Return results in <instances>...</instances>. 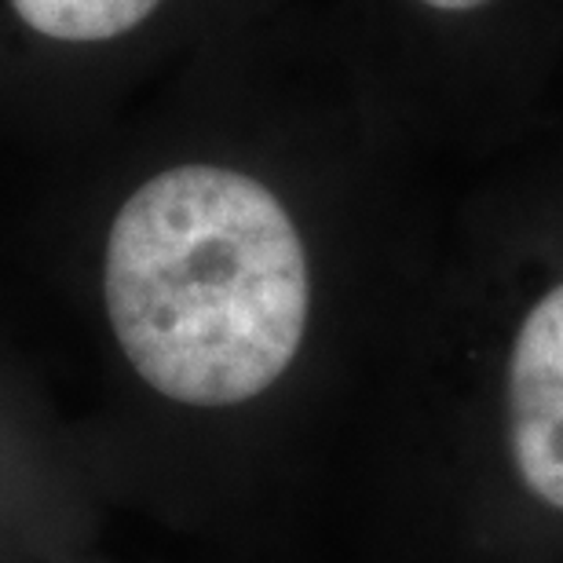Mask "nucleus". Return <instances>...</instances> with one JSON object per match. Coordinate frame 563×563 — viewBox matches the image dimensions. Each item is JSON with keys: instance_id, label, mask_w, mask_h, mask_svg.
Wrapping results in <instances>:
<instances>
[{"instance_id": "1", "label": "nucleus", "mask_w": 563, "mask_h": 563, "mask_svg": "<svg viewBox=\"0 0 563 563\" xmlns=\"http://www.w3.org/2000/svg\"><path fill=\"white\" fill-rule=\"evenodd\" d=\"M96 303L129 374L187 410H234L297 366L314 264L297 212L256 168L184 140L114 165Z\"/></svg>"}, {"instance_id": "4", "label": "nucleus", "mask_w": 563, "mask_h": 563, "mask_svg": "<svg viewBox=\"0 0 563 563\" xmlns=\"http://www.w3.org/2000/svg\"><path fill=\"white\" fill-rule=\"evenodd\" d=\"M418 4L432 11H476V8H487L490 0H418Z\"/></svg>"}, {"instance_id": "3", "label": "nucleus", "mask_w": 563, "mask_h": 563, "mask_svg": "<svg viewBox=\"0 0 563 563\" xmlns=\"http://www.w3.org/2000/svg\"><path fill=\"white\" fill-rule=\"evenodd\" d=\"M509 457L523 490L563 512V282H556L512 336L505 366Z\"/></svg>"}, {"instance_id": "2", "label": "nucleus", "mask_w": 563, "mask_h": 563, "mask_svg": "<svg viewBox=\"0 0 563 563\" xmlns=\"http://www.w3.org/2000/svg\"><path fill=\"white\" fill-rule=\"evenodd\" d=\"M198 0H0V121L99 132L184 37Z\"/></svg>"}]
</instances>
